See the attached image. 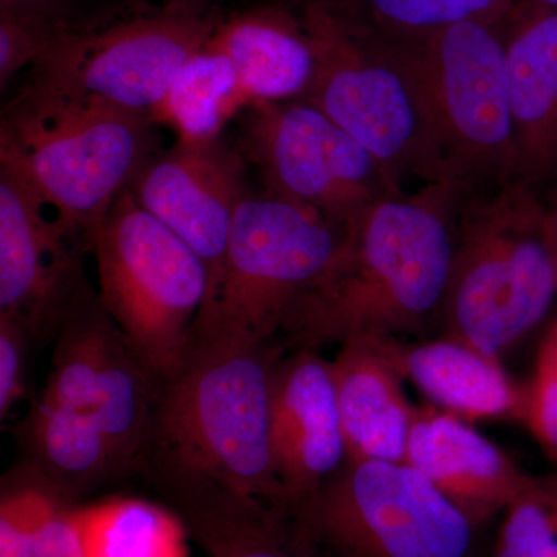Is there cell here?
Returning <instances> with one entry per match:
<instances>
[{"mask_svg": "<svg viewBox=\"0 0 557 557\" xmlns=\"http://www.w3.org/2000/svg\"><path fill=\"white\" fill-rule=\"evenodd\" d=\"M465 194L456 185H426L416 196L379 201L351 223L288 314L281 332L287 351L438 335Z\"/></svg>", "mask_w": 557, "mask_h": 557, "instance_id": "1", "label": "cell"}, {"mask_svg": "<svg viewBox=\"0 0 557 557\" xmlns=\"http://www.w3.org/2000/svg\"><path fill=\"white\" fill-rule=\"evenodd\" d=\"M285 351L281 338L194 333L175 369L157 381L139 474L196 475L289 511L270 437L271 379Z\"/></svg>", "mask_w": 557, "mask_h": 557, "instance_id": "2", "label": "cell"}, {"mask_svg": "<svg viewBox=\"0 0 557 557\" xmlns=\"http://www.w3.org/2000/svg\"><path fill=\"white\" fill-rule=\"evenodd\" d=\"M544 214L541 196L522 182L465 194L438 336L498 359L545 318L557 271Z\"/></svg>", "mask_w": 557, "mask_h": 557, "instance_id": "3", "label": "cell"}, {"mask_svg": "<svg viewBox=\"0 0 557 557\" xmlns=\"http://www.w3.org/2000/svg\"><path fill=\"white\" fill-rule=\"evenodd\" d=\"M152 121L25 83L0 120V166L94 249L110 205L156 150Z\"/></svg>", "mask_w": 557, "mask_h": 557, "instance_id": "4", "label": "cell"}, {"mask_svg": "<svg viewBox=\"0 0 557 557\" xmlns=\"http://www.w3.org/2000/svg\"><path fill=\"white\" fill-rule=\"evenodd\" d=\"M292 5L317 62L298 101L335 121L399 186L408 178L456 185L416 81L391 40L359 21L343 0H292Z\"/></svg>", "mask_w": 557, "mask_h": 557, "instance_id": "5", "label": "cell"}, {"mask_svg": "<svg viewBox=\"0 0 557 557\" xmlns=\"http://www.w3.org/2000/svg\"><path fill=\"white\" fill-rule=\"evenodd\" d=\"M504 28L465 22L391 40L416 81L443 159L467 190L522 182Z\"/></svg>", "mask_w": 557, "mask_h": 557, "instance_id": "6", "label": "cell"}, {"mask_svg": "<svg viewBox=\"0 0 557 557\" xmlns=\"http://www.w3.org/2000/svg\"><path fill=\"white\" fill-rule=\"evenodd\" d=\"M288 515L318 557H482L485 527L408 463L347 461Z\"/></svg>", "mask_w": 557, "mask_h": 557, "instance_id": "7", "label": "cell"}, {"mask_svg": "<svg viewBox=\"0 0 557 557\" xmlns=\"http://www.w3.org/2000/svg\"><path fill=\"white\" fill-rule=\"evenodd\" d=\"M220 14L186 16L146 0L76 11L28 70V83L150 120L178 70L211 38Z\"/></svg>", "mask_w": 557, "mask_h": 557, "instance_id": "8", "label": "cell"}, {"mask_svg": "<svg viewBox=\"0 0 557 557\" xmlns=\"http://www.w3.org/2000/svg\"><path fill=\"white\" fill-rule=\"evenodd\" d=\"M91 252L106 310L139 362L163 380L188 348L207 300L203 262L129 188L110 205Z\"/></svg>", "mask_w": 557, "mask_h": 557, "instance_id": "9", "label": "cell"}, {"mask_svg": "<svg viewBox=\"0 0 557 557\" xmlns=\"http://www.w3.org/2000/svg\"><path fill=\"white\" fill-rule=\"evenodd\" d=\"M343 237L344 231L317 211L249 190L234 219L222 274L194 333L281 338L293 307L327 269Z\"/></svg>", "mask_w": 557, "mask_h": 557, "instance_id": "10", "label": "cell"}, {"mask_svg": "<svg viewBox=\"0 0 557 557\" xmlns=\"http://www.w3.org/2000/svg\"><path fill=\"white\" fill-rule=\"evenodd\" d=\"M236 146L263 190L346 231L401 186L364 146L304 101L255 102L237 116Z\"/></svg>", "mask_w": 557, "mask_h": 557, "instance_id": "11", "label": "cell"}, {"mask_svg": "<svg viewBox=\"0 0 557 557\" xmlns=\"http://www.w3.org/2000/svg\"><path fill=\"white\" fill-rule=\"evenodd\" d=\"M90 252L53 208L0 166V314L35 343L57 338L86 274Z\"/></svg>", "mask_w": 557, "mask_h": 557, "instance_id": "12", "label": "cell"}, {"mask_svg": "<svg viewBox=\"0 0 557 557\" xmlns=\"http://www.w3.org/2000/svg\"><path fill=\"white\" fill-rule=\"evenodd\" d=\"M247 160L225 137L177 141L145 161L127 188L203 262L214 292L237 209L249 193ZM207 302V300H205Z\"/></svg>", "mask_w": 557, "mask_h": 557, "instance_id": "13", "label": "cell"}, {"mask_svg": "<svg viewBox=\"0 0 557 557\" xmlns=\"http://www.w3.org/2000/svg\"><path fill=\"white\" fill-rule=\"evenodd\" d=\"M270 437L289 509L347 465L332 361L318 350L285 351L271 379Z\"/></svg>", "mask_w": 557, "mask_h": 557, "instance_id": "14", "label": "cell"}, {"mask_svg": "<svg viewBox=\"0 0 557 557\" xmlns=\"http://www.w3.org/2000/svg\"><path fill=\"white\" fill-rule=\"evenodd\" d=\"M406 463L482 527L539 480L523 474L467 421L434 408H416Z\"/></svg>", "mask_w": 557, "mask_h": 557, "instance_id": "15", "label": "cell"}, {"mask_svg": "<svg viewBox=\"0 0 557 557\" xmlns=\"http://www.w3.org/2000/svg\"><path fill=\"white\" fill-rule=\"evenodd\" d=\"M145 475L207 557H318L287 511L196 475Z\"/></svg>", "mask_w": 557, "mask_h": 557, "instance_id": "16", "label": "cell"}, {"mask_svg": "<svg viewBox=\"0 0 557 557\" xmlns=\"http://www.w3.org/2000/svg\"><path fill=\"white\" fill-rule=\"evenodd\" d=\"M332 369L347 461L406 463L416 408L406 398L405 379L379 341L343 344Z\"/></svg>", "mask_w": 557, "mask_h": 557, "instance_id": "17", "label": "cell"}, {"mask_svg": "<svg viewBox=\"0 0 557 557\" xmlns=\"http://www.w3.org/2000/svg\"><path fill=\"white\" fill-rule=\"evenodd\" d=\"M504 39L522 180L541 196L557 186V10L523 16Z\"/></svg>", "mask_w": 557, "mask_h": 557, "instance_id": "18", "label": "cell"}, {"mask_svg": "<svg viewBox=\"0 0 557 557\" xmlns=\"http://www.w3.org/2000/svg\"><path fill=\"white\" fill-rule=\"evenodd\" d=\"M255 102L298 101L314 75V51L292 3L220 14L211 35Z\"/></svg>", "mask_w": 557, "mask_h": 557, "instance_id": "19", "label": "cell"}, {"mask_svg": "<svg viewBox=\"0 0 557 557\" xmlns=\"http://www.w3.org/2000/svg\"><path fill=\"white\" fill-rule=\"evenodd\" d=\"M20 467L70 502L131 474L97 417L36 398L14 426Z\"/></svg>", "mask_w": 557, "mask_h": 557, "instance_id": "20", "label": "cell"}, {"mask_svg": "<svg viewBox=\"0 0 557 557\" xmlns=\"http://www.w3.org/2000/svg\"><path fill=\"white\" fill-rule=\"evenodd\" d=\"M379 343L399 375L438 409L461 420L522 417L523 392L509 381L498 359L445 336Z\"/></svg>", "mask_w": 557, "mask_h": 557, "instance_id": "21", "label": "cell"}, {"mask_svg": "<svg viewBox=\"0 0 557 557\" xmlns=\"http://www.w3.org/2000/svg\"><path fill=\"white\" fill-rule=\"evenodd\" d=\"M249 104L233 62L209 38L178 70L150 121L170 126L178 141H212Z\"/></svg>", "mask_w": 557, "mask_h": 557, "instance_id": "22", "label": "cell"}, {"mask_svg": "<svg viewBox=\"0 0 557 557\" xmlns=\"http://www.w3.org/2000/svg\"><path fill=\"white\" fill-rule=\"evenodd\" d=\"M81 505L17 465L0 491V557H86Z\"/></svg>", "mask_w": 557, "mask_h": 557, "instance_id": "23", "label": "cell"}, {"mask_svg": "<svg viewBox=\"0 0 557 557\" xmlns=\"http://www.w3.org/2000/svg\"><path fill=\"white\" fill-rule=\"evenodd\" d=\"M86 557H189L174 509L138 497L81 505Z\"/></svg>", "mask_w": 557, "mask_h": 557, "instance_id": "24", "label": "cell"}, {"mask_svg": "<svg viewBox=\"0 0 557 557\" xmlns=\"http://www.w3.org/2000/svg\"><path fill=\"white\" fill-rule=\"evenodd\" d=\"M348 10L380 35L413 39L465 24L504 28L519 0H343Z\"/></svg>", "mask_w": 557, "mask_h": 557, "instance_id": "25", "label": "cell"}, {"mask_svg": "<svg viewBox=\"0 0 557 557\" xmlns=\"http://www.w3.org/2000/svg\"><path fill=\"white\" fill-rule=\"evenodd\" d=\"M493 557H557V498L548 479L505 509Z\"/></svg>", "mask_w": 557, "mask_h": 557, "instance_id": "26", "label": "cell"}, {"mask_svg": "<svg viewBox=\"0 0 557 557\" xmlns=\"http://www.w3.org/2000/svg\"><path fill=\"white\" fill-rule=\"evenodd\" d=\"M79 11V10H78ZM76 13V11H73ZM73 13L5 11L0 13V87L5 90L22 70H30L60 35Z\"/></svg>", "mask_w": 557, "mask_h": 557, "instance_id": "27", "label": "cell"}, {"mask_svg": "<svg viewBox=\"0 0 557 557\" xmlns=\"http://www.w3.org/2000/svg\"><path fill=\"white\" fill-rule=\"evenodd\" d=\"M520 420L557 460V325L553 322L539 348L536 370L523 392Z\"/></svg>", "mask_w": 557, "mask_h": 557, "instance_id": "28", "label": "cell"}, {"mask_svg": "<svg viewBox=\"0 0 557 557\" xmlns=\"http://www.w3.org/2000/svg\"><path fill=\"white\" fill-rule=\"evenodd\" d=\"M35 339L20 322L0 314V418L27 395V369Z\"/></svg>", "mask_w": 557, "mask_h": 557, "instance_id": "29", "label": "cell"}, {"mask_svg": "<svg viewBox=\"0 0 557 557\" xmlns=\"http://www.w3.org/2000/svg\"><path fill=\"white\" fill-rule=\"evenodd\" d=\"M84 0H0V13L5 11H46V13H73L83 9Z\"/></svg>", "mask_w": 557, "mask_h": 557, "instance_id": "30", "label": "cell"}, {"mask_svg": "<svg viewBox=\"0 0 557 557\" xmlns=\"http://www.w3.org/2000/svg\"><path fill=\"white\" fill-rule=\"evenodd\" d=\"M215 2L218 0H161V5L172 13L201 17L218 11Z\"/></svg>", "mask_w": 557, "mask_h": 557, "instance_id": "31", "label": "cell"}, {"mask_svg": "<svg viewBox=\"0 0 557 557\" xmlns=\"http://www.w3.org/2000/svg\"><path fill=\"white\" fill-rule=\"evenodd\" d=\"M542 226H544L545 242H547L549 252H552L553 260H555L557 271V203L545 207Z\"/></svg>", "mask_w": 557, "mask_h": 557, "instance_id": "32", "label": "cell"}, {"mask_svg": "<svg viewBox=\"0 0 557 557\" xmlns=\"http://www.w3.org/2000/svg\"><path fill=\"white\" fill-rule=\"evenodd\" d=\"M537 7L548 10H557V0H533Z\"/></svg>", "mask_w": 557, "mask_h": 557, "instance_id": "33", "label": "cell"}, {"mask_svg": "<svg viewBox=\"0 0 557 557\" xmlns=\"http://www.w3.org/2000/svg\"><path fill=\"white\" fill-rule=\"evenodd\" d=\"M549 482H552L553 491H555V496L557 498V475H555V478H549Z\"/></svg>", "mask_w": 557, "mask_h": 557, "instance_id": "34", "label": "cell"}, {"mask_svg": "<svg viewBox=\"0 0 557 557\" xmlns=\"http://www.w3.org/2000/svg\"><path fill=\"white\" fill-rule=\"evenodd\" d=\"M555 324L557 325V318L555 319Z\"/></svg>", "mask_w": 557, "mask_h": 557, "instance_id": "35", "label": "cell"}]
</instances>
